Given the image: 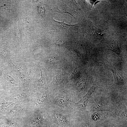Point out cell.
<instances>
[{
    "label": "cell",
    "instance_id": "cell-13",
    "mask_svg": "<svg viewBox=\"0 0 127 127\" xmlns=\"http://www.w3.org/2000/svg\"><path fill=\"white\" fill-rule=\"evenodd\" d=\"M60 61L59 58L56 57H51L47 58L46 60L47 62L52 63H56Z\"/></svg>",
    "mask_w": 127,
    "mask_h": 127
},
{
    "label": "cell",
    "instance_id": "cell-18",
    "mask_svg": "<svg viewBox=\"0 0 127 127\" xmlns=\"http://www.w3.org/2000/svg\"><path fill=\"white\" fill-rule=\"evenodd\" d=\"M6 79L11 84H14L15 83L14 79L10 76L8 75L6 77Z\"/></svg>",
    "mask_w": 127,
    "mask_h": 127
},
{
    "label": "cell",
    "instance_id": "cell-21",
    "mask_svg": "<svg viewBox=\"0 0 127 127\" xmlns=\"http://www.w3.org/2000/svg\"><path fill=\"white\" fill-rule=\"evenodd\" d=\"M83 127H90L89 124L87 123H84L83 125Z\"/></svg>",
    "mask_w": 127,
    "mask_h": 127
},
{
    "label": "cell",
    "instance_id": "cell-22",
    "mask_svg": "<svg viewBox=\"0 0 127 127\" xmlns=\"http://www.w3.org/2000/svg\"><path fill=\"white\" fill-rule=\"evenodd\" d=\"M112 127L111 126H104V127Z\"/></svg>",
    "mask_w": 127,
    "mask_h": 127
},
{
    "label": "cell",
    "instance_id": "cell-11",
    "mask_svg": "<svg viewBox=\"0 0 127 127\" xmlns=\"http://www.w3.org/2000/svg\"><path fill=\"white\" fill-rule=\"evenodd\" d=\"M80 73L79 69L78 67H76L75 68L69 78L72 79L77 78L79 76Z\"/></svg>",
    "mask_w": 127,
    "mask_h": 127
},
{
    "label": "cell",
    "instance_id": "cell-12",
    "mask_svg": "<svg viewBox=\"0 0 127 127\" xmlns=\"http://www.w3.org/2000/svg\"><path fill=\"white\" fill-rule=\"evenodd\" d=\"M21 109V107L20 106L15 107L10 110L8 112V114L11 115H15L20 111Z\"/></svg>",
    "mask_w": 127,
    "mask_h": 127
},
{
    "label": "cell",
    "instance_id": "cell-5",
    "mask_svg": "<svg viewBox=\"0 0 127 127\" xmlns=\"http://www.w3.org/2000/svg\"><path fill=\"white\" fill-rule=\"evenodd\" d=\"M39 68L41 72V77L37 80V86H41L44 85L46 81L47 76L45 72L42 67L40 66L36 65Z\"/></svg>",
    "mask_w": 127,
    "mask_h": 127
},
{
    "label": "cell",
    "instance_id": "cell-10",
    "mask_svg": "<svg viewBox=\"0 0 127 127\" xmlns=\"http://www.w3.org/2000/svg\"><path fill=\"white\" fill-rule=\"evenodd\" d=\"M26 96L25 94L21 93L13 96L12 98L14 100H20L25 99Z\"/></svg>",
    "mask_w": 127,
    "mask_h": 127
},
{
    "label": "cell",
    "instance_id": "cell-6",
    "mask_svg": "<svg viewBox=\"0 0 127 127\" xmlns=\"http://www.w3.org/2000/svg\"><path fill=\"white\" fill-rule=\"evenodd\" d=\"M54 116L56 122L58 124L63 125L65 124L67 122L66 119L60 115L55 113Z\"/></svg>",
    "mask_w": 127,
    "mask_h": 127
},
{
    "label": "cell",
    "instance_id": "cell-8",
    "mask_svg": "<svg viewBox=\"0 0 127 127\" xmlns=\"http://www.w3.org/2000/svg\"><path fill=\"white\" fill-rule=\"evenodd\" d=\"M43 119L40 116H37L33 119L31 121V123L33 124L40 125L43 122Z\"/></svg>",
    "mask_w": 127,
    "mask_h": 127
},
{
    "label": "cell",
    "instance_id": "cell-7",
    "mask_svg": "<svg viewBox=\"0 0 127 127\" xmlns=\"http://www.w3.org/2000/svg\"><path fill=\"white\" fill-rule=\"evenodd\" d=\"M87 78L84 76H83L79 81L77 87L79 91H81L85 88L87 84Z\"/></svg>",
    "mask_w": 127,
    "mask_h": 127
},
{
    "label": "cell",
    "instance_id": "cell-14",
    "mask_svg": "<svg viewBox=\"0 0 127 127\" xmlns=\"http://www.w3.org/2000/svg\"><path fill=\"white\" fill-rule=\"evenodd\" d=\"M57 99L59 104L61 105L65 104L67 103L68 102L67 98L64 96L60 97Z\"/></svg>",
    "mask_w": 127,
    "mask_h": 127
},
{
    "label": "cell",
    "instance_id": "cell-16",
    "mask_svg": "<svg viewBox=\"0 0 127 127\" xmlns=\"http://www.w3.org/2000/svg\"><path fill=\"white\" fill-rule=\"evenodd\" d=\"M55 11L58 12L64 13L68 12L64 8H63L60 7H57L55 8Z\"/></svg>",
    "mask_w": 127,
    "mask_h": 127
},
{
    "label": "cell",
    "instance_id": "cell-19",
    "mask_svg": "<svg viewBox=\"0 0 127 127\" xmlns=\"http://www.w3.org/2000/svg\"><path fill=\"white\" fill-rule=\"evenodd\" d=\"M8 125L10 127H14L16 126V124L13 121L9 122H8Z\"/></svg>",
    "mask_w": 127,
    "mask_h": 127
},
{
    "label": "cell",
    "instance_id": "cell-15",
    "mask_svg": "<svg viewBox=\"0 0 127 127\" xmlns=\"http://www.w3.org/2000/svg\"><path fill=\"white\" fill-rule=\"evenodd\" d=\"M46 96H43L41 97L36 103V105H40L45 102L46 99Z\"/></svg>",
    "mask_w": 127,
    "mask_h": 127
},
{
    "label": "cell",
    "instance_id": "cell-2",
    "mask_svg": "<svg viewBox=\"0 0 127 127\" xmlns=\"http://www.w3.org/2000/svg\"><path fill=\"white\" fill-rule=\"evenodd\" d=\"M109 69L113 73L115 83L117 84L121 85L124 82V78L122 72L113 66L103 64Z\"/></svg>",
    "mask_w": 127,
    "mask_h": 127
},
{
    "label": "cell",
    "instance_id": "cell-4",
    "mask_svg": "<svg viewBox=\"0 0 127 127\" xmlns=\"http://www.w3.org/2000/svg\"><path fill=\"white\" fill-rule=\"evenodd\" d=\"M15 103L12 102H2L0 103V110L3 112L10 111L13 107Z\"/></svg>",
    "mask_w": 127,
    "mask_h": 127
},
{
    "label": "cell",
    "instance_id": "cell-17",
    "mask_svg": "<svg viewBox=\"0 0 127 127\" xmlns=\"http://www.w3.org/2000/svg\"><path fill=\"white\" fill-rule=\"evenodd\" d=\"M66 43V41L63 40H57L54 42V43L58 46H61L64 45Z\"/></svg>",
    "mask_w": 127,
    "mask_h": 127
},
{
    "label": "cell",
    "instance_id": "cell-3",
    "mask_svg": "<svg viewBox=\"0 0 127 127\" xmlns=\"http://www.w3.org/2000/svg\"><path fill=\"white\" fill-rule=\"evenodd\" d=\"M109 50L115 52L118 55L121 53V50L119 46V41L117 38H114L110 41L109 44Z\"/></svg>",
    "mask_w": 127,
    "mask_h": 127
},
{
    "label": "cell",
    "instance_id": "cell-9",
    "mask_svg": "<svg viewBox=\"0 0 127 127\" xmlns=\"http://www.w3.org/2000/svg\"><path fill=\"white\" fill-rule=\"evenodd\" d=\"M54 21L56 24V25L59 27H61L62 28H69L70 27L74 26L75 25H69L65 23L64 21L59 22L53 20Z\"/></svg>",
    "mask_w": 127,
    "mask_h": 127
},
{
    "label": "cell",
    "instance_id": "cell-20",
    "mask_svg": "<svg viewBox=\"0 0 127 127\" xmlns=\"http://www.w3.org/2000/svg\"><path fill=\"white\" fill-rule=\"evenodd\" d=\"M39 8V12L40 14H43L44 12L43 9L41 7Z\"/></svg>",
    "mask_w": 127,
    "mask_h": 127
},
{
    "label": "cell",
    "instance_id": "cell-1",
    "mask_svg": "<svg viewBox=\"0 0 127 127\" xmlns=\"http://www.w3.org/2000/svg\"><path fill=\"white\" fill-rule=\"evenodd\" d=\"M97 87L98 85L97 83H94L92 86L90 87L87 94L79 102L75 103V106L77 110L81 111H86V107L90 98Z\"/></svg>",
    "mask_w": 127,
    "mask_h": 127
}]
</instances>
